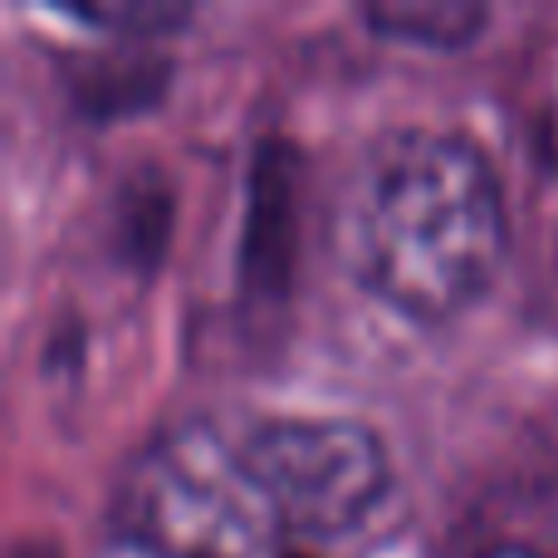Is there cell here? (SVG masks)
Here are the masks:
<instances>
[{"label":"cell","instance_id":"1","mask_svg":"<svg viewBox=\"0 0 558 558\" xmlns=\"http://www.w3.org/2000/svg\"><path fill=\"white\" fill-rule=\"evenodd\" d=\"M510 245L500 177L446 128H392L357 153L333 202V251L407 318H451L490 289Z\"/></svg>","mask_w":558,"mask_h":558},{"label":"cell","instance_id":"2","mask_svg":"<svg viewBox=\"0 0 558 558\" xmlns=\"http://www.w3.org/2000/svg\"><path fill=\"white\" fill-rule=\"evenodd\" d=\"M113 524L147 558H265L284 534L241 436L206 422L157 432L128 461Z\"/></svg>","mask_w":558,"mask_h":558},{"label":"cell","instance_id":"3","mask_svg":"<svg viewBox=\"0 0 558 558\" xmlns=\"http://www.w3.org/2000/svg\"><path fill=\"white\" fill-rule=\"evenodd\" d=\"M284 534H343L383 500L387 451L353 416H265L241 436Z\"/></svg>","mask_w":558,"mask_h":558},{"label":"cell","instance_id":"4","mask_svg":"<svg viewBox=\"0 0 558 558\" xmlns=\"http://www.w3.org/2000/svg\"><path fill=\"white\" fill-rule=\"evenodd\" d=\"M485 5H461V0H383V5H367L363 20L387 39H402V45H436V49H456V45H471L481 35Z\"/></svg>","mask_w":558,"mask_h":558},{"label":"cell","instance_id":"5","mask_svg":"<svg viewBox=\"0 0 558 558\" xmlns=\"http://www.w3.org/2000/svg\"><path fill=\"white\" fill-rule=\"evenodd\" d=\"M69 15L74 20H88V25L98 29H172L182 25V20H192V10L186 5H94V0H84V5H69Z\"/></svg>","mask_w":558,"mask_h":558},{"label":"cell","instance_id":"6","mask_svg":"<svg viewBox=\"0 0 558 558\" xmlns=\"http://www.w3.org/2000/svg\"><path fill=\"white\" fill-rule=\"evenodd\" d=\"M481 558H544V554L524 549V544H495V549H485Z\"/></svg>","mask_w":558,"mask_h":558}]
</instances>
